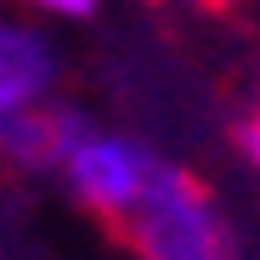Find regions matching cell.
I'll use <instances>...</instances> for the list:
<instances>
[{"instance_id":"6da1fadb","label":"cell","mask_w":260,"mask_h":260,"mask_svg":"<svg viewBox=\"0 0 260 260\" xmlns=\"http://www.w3.org/2000/svg\"><path fill=\"white\" fill-rule=\"evenodd\" d=\"M108 232L136 260H238L232 232L221 221V209H215L209 187L198 176H187L181 164H164V158L153 170L147 192Z\"/></svg>"},{"instance_id":"7a4b0ae2","label":"cell","mask_w":260,"mask_h":260,"mask_svg":"<svg viewBox=\"0 0 260 260\" xmlns=\"http://www.w3.org/2000/svg\"><path fill=\"white\" fill-rule=\"evenodd\" d=\"M51 85V46L23 23H0V130L40 108Z\"/></svg>"},{"instance_id":"3957f363","label":"cell","mask_w":260,"mask_h":260,"mask_svg":"<svg viewBox=\"0 0 260 260\" xmlns=\"http://www.w3.org/2000/svg\"><path fill=\"white\" fill-rule=\"evenodd\" d=\"M23 6H34V12H46V17H91L96 6H102V0H23Z\"/></svg>"},{"instance_id":"277c9868","label":"cell","mask_w":260,"mask_h":260,"mask_svg":"<svg viewBox=\"0 0 260 260\" xmlns=\"http://www.w3.org/2000/svg\"><path fill=\"white\" fill-rule=\"evenodd\" d=\"M243 147H249V158L260 164V102L249 108V119H243Z\"/></svg>"}]
</instances>
